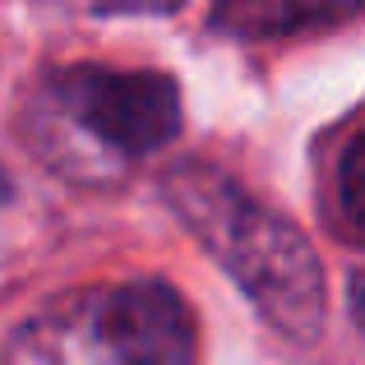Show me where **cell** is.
<instances>
[{"mask_svg":"<svg viewBox=\"0 0 365 365\" xmlns=\"http://www.w3.org/2000/svg\"><path fill=\"white\" fill-rule=\"evenodd\" d=\"M338 204H342V217H347L356 232H365V134H361V139H351V148L342 153Z\"/></svg>","mask_w":365,"mask_h":365,"instance_id":"5","label":"cell"},{"mask_svg":"<svg viewBox=\"0 0 365 365\" xmlns=\"http://www.w3.org/2000/svg\"><path fill=\"white\" fill-rule=\"evenodd\" d=\"M28 148L74 180H111L180 134V88L158 70L70 65L24 107Z\"/></svg>","mask_w":365,"mask_h":365,"instance_id":"2","label":"cell"},{"mask_svg":"<svg viewBox=\"0 0 365 365\" xmlns=\"http://www.w3.org/2000/svg\"><path fill=\"white\" fill-rule=\"evenodd\" d=\"M171 213L185 222L232 282L250 296L259 319L292 342H314L324 329V268L314 245L282 213L250 199L232 176L204 162H180L162 176Z\"/></svg>","mask_w":365,"mask_h":365,"instance_id":"1","label":"cell"},{"mask_svg":"<svg viewBox=\"0 0 365 365\" xmlns=\"http://www.w3.org/2000/svg\"><path fill=\"white\" fill-rule=\"evenodd\" d=\"M347 310H351V319L365 329V268L351 273V282H347Z\"/></svg>","mask_w":365,"mask_h":365,"instance_id":"6","label":"cell"},{"mask_svg":"<svg viewBox=\"0 0 365 365\" xmlns=\"http://www.w3.org/2000/svg\"><path fill=\"white\" fill-rule=\"evenodd\" d=\"M0 365H195V319L153 277L88 287L19 324Z\"/></svg>","mask_w":365,"mask_h":365,"instance_id":"3","label":"cell"},{"mask_svg":"<svg viewBox=\"0 0 365 365\" xmlns=\"http://www.w3.org/2000/svg\"><path fill=\"white\" fill-rule=\"evenodd\" d=\"M356 9H333V5H232L217 9V24L236 28L241 37H277V28H329L351 19Z\"/></svg>","mask_w":365,"mask_h":365,"instance_id":"4","label":"cell"}]
</instances>
